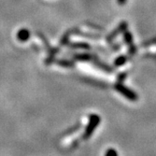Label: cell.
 <instances>
[{
    "label": "cell",
    "instance_id": "cell-1",
    "mask_svg": "<svg viewBox=\"0 0 156 156\" xmlns=\"http://www.w3.org/2000/svg\"><path fill=\"white\" fill-rule=\"evenodd\" d=\"M29 31H28L27 29H21L18 34H17V37H18V39L21 40V41H25L27 40L28 38H29Z\"/></svg>",
    "mask_w": 156,
    "mask_h": 156
},
{
    "label": "cell",
    "instance_id": "cell-2",
    "mask_svg": "<svg viewBox=\"0 0 156 156\" xmlns=\"http://www.w3.org/2000/svg\"><path fill=\"white\" fill-rule=\"evenodd\" d=\"M118 2H119V4H123L125 2V0H118Z\"/></svg>",
    "mask_w": 156,
    "mask_h": 156
}]
</instances>
